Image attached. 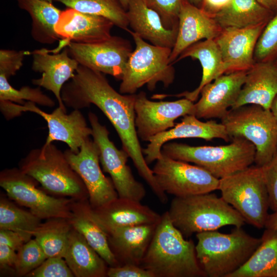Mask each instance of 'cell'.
Wrapping results in <instances>:
<instances>
[{"instance_id":"6da1fadb","label":"cell","mask_w":277,"mask_h":277,"mask_svg":"<svg viewBox=\"0 0 277 277\" xmlns=\"http://www.w3.org/2000/svg\"><path fill=\"white\" fill-rule=\"evenodd\" d=\"M61 95L65 105L73 109L80 110L93 104L103 112L115 129L122 149L128 154L140 175L160 201L166 202L167 194L160 187L145 161L137 134L136 94L117 92L103 73L80 65L73 77L63 86Z\"/></svg>"},{"instance_id":"7a4b0ae2","label":"cell","mask_w":277,"mask_h":277,"mask_svg":"<svg viewBox=\"0 0 277 277\" xmlns=\"http://www.w3.org/2000/svg\"><path fill=\"white\" fill-rule=\"evenodd\" d=\"M140 266L154 277L207 276L197 259L193 241L184 238L167 211L156 226Z\"/></svg>"},{"instance_id":"3957f363","label":"cell","mask_w":277,"mask_h":277,"mask_svg":"<svg viewBox=\"0 0 277 277\" xmlns=\"http://www.w3.org/2000/svg\"><path fill=\"white\" fill-rule=\"evenodd\" d=\"M196 238V256L209 277H229L248 261L261 242L242 227H235L229 233L217 230L199 232Z\"/></svg>"},{"instance_id":"277c9868","label":"cell","mask_w":277,"mask_h":277,"mask_svg":"<svg viewBox=\"0 0 277 277\" xmlns=\"http://www.w3.org/2000/svg\"><path fill=\"white\" fill-rule=\"evenodd\" d=\"M167 211L173 224L186 237L226 226L242 227L246 222L222 196L212 192L174 197Z\"/></svg>"},{"instance_id":"5b68a950","label":"cell","mask_w":277,"mask_h":277,"mask_svg":"<svg viewBox=\"0 0 277 277\" xmlns=\"http://www.w3.org/2000/svg\"><path fill=\"white\" fill-rule=\"evenodd\" d=\"M19 168L34 179L46 192L58 197L89 200L85 184L68 163L64 152L51 143L31 150Z\"/></svg>"},{"instance_id":"8992f818","label":"cell","mask_w":277,"mask_h":277,"mask_svg":"<svg viewBox=\"0 0 277 277\" xmlns=\"http://www.w3.org/2000/svg\"><path fill=\"white\" fill-rule=\"evenodd\" d=\"M161 152L171 159L194 163L220 179L251 166L256 149L246 139L234 137L230 144L216 146H193L168 142L162 146Z\"/></svg>"},{"instance_id":"52a82bcc","label":"cell","mask_w":277,"mask_h":277,"mask_svg":"<svg viewBox=\"0 0 277 277\" xmlns=\"http://www.w3.org/2000/svg\"><path fill=\"white\" fill-rule=\"evenodd\" d=\"M135 47L127 63L119 91L124 94H135L146 85L150 91L162 83L166 88L174 81L175 69L169 62L172 49L149 44L128 29Z\"/></svg>"},{"instance_id":"ba28073f","label":"cell","mask_w":277,"mask_h":277,"mask_svg":"<svg viewBox=\"0 0 277 277\" xmlns=\"http://www.w3.org/2000/svg\"><path fill=\"white\" fill-rule=\"evenodd\" d=\"M218 190L246 222L258 228L265 227L270 204L261 167L250 166L220 179Z\"/></svg>"},{"instance_id":"9c48e42d","label":"cell","mask_w":277,"mask_h":277,"mask_svg":"<svg viewBox=\"0 0 277 277\" xmlns=\"http://www.w3.org/2000/svg\"><path fill=\"white\" fill-rule=\"evenodd\" d=\"M221 123L230 138L243 137L254 145L255 165H265L276 153L277 122L270 109L255 104L230 109Z\"/></svg>"},{"instance_id":"30bf717a","label":"cell","mask_w":277,"mask_h":277,"mask_svg":"<svg viewBox=\"0 0 277 277\" xmlns=\"http://www.w3.org/2000/svg\"><path fill=\"white\" fill-rule=\"evenodd\" d=\"M38 183L19 168L5 169L0 173V186L9 198L29 209L42 220L70 219L73 199L55 197L37 186Z\"/></svg>"},{"instance_id":"8fae6325","label":"cell","mask_w":277,"mask_h":277,"mask_svg":"<svg viewBox=\"0 0 277 277\" xmlns=\"http://www.w3.org/2000/svg\"><path fill=\"white\" fill-rule=\"evenodd\" d=\"M32 102H26L24 105L10 101H0V109L7 120L20 115L22 112H31L42 116L47 122L48 134L44 145L54 141L66 143L69 149L77 153L83 144L92 136V130L88 127L86 120L79 109H74L70 113L60 107L52 113L42 110Z\"/></svg>"},{"instance_id":"7c38bea8","label":"cell","mask_w":277,"mask_h":277,"mask_svg":"<svg viewBox=\"0 0 277 277\" xmlns=\"http://www.w3.org/2000/svg\"><path fill=\"white\" fill-rule=\"evenodd\" d=\"M88 119L93 140L99 149L103 170L110 175L118 196L141 202L146 195V190L143 185L135 179L127 164L128 154L116 147L109 138V131L100 123L95 113L90 112Z\"/></svg>"},{"instance_id":"4fadbf2b","label":"cell","mask_w":277,"mask_h":277,"mask_svg":"<svg viewBox=\"0 0 277 277\" xmlns=\"http://www.w3.org/2000/svg\"><path fill=\"white\" fill-rule=\"evenodd\" d=\"M152 170L162 191L175 197L206 193L219 188L220 179L207 170L163 154Z\"/></svg>"},{"instance_id":"5bb4252c","label":"cell","mask_w":277,"mask_h":277,"mask_svg":"<svg viewBox=\"0 0 277 277\" xmlns=\"http://www.w3.org/2000/svg\"><path fill=\"white\" fill-rule=\"evenodd\" d=\"M70 55L80 65L121 80L133 51L131 43L118 36L91 44L70 42L67 46Z\"/></svg>"},{"instance_id":"9a60e30c","label":"cell","mask_w":277,"mask_h":277,"mask_svg":"<svg viewBox=\"0 0 277 277\" xmlns=\"http://www.w3.org/2000/svg\"><path fill=\"white\" fill-rule=\"evenodd\" d=\"M64 152L71 167L85 184L92 208L102 206L118 196L111 179L105 176L101 170L99 149L93 140L87 139L77 153L69 149Z\"/></svg>"},{"instance_id":"2e32d148","label":"cell","mask_w":277,"mask_h":277,"mask_svg":"<svg viewBox=\"0 0 277 277\" xmlns=\"http://www.w3.org/2000/svg\"><path fill=\"white\" fill-rule=\"evenodd\" d=\"M194 104L186 98L155 102L149 100L144 91L136 94L135 126L139 139L148 142L151 137L173 128L177 118L193 114Z\"/></svg>"},{"instance_id":"e0dca14e","label":"cell","mask_w":277,"mask_h":277,"mask_svg":"<svg viewBox=\"0 0 277 277\" xmlns=\"http://www.w3.org/2000/svg\"><path fill=\"white\" fill-rule=\"evenodd\" d=\"M33 61L31 68L42 73V76L32 80L33 84L51 91L55 96L58 107L66 111L62 99V90L71 80L80 65L69 54L67 48L61 52H51L46 49L30 52Z\"/></svg>"},{"instance_id":"ac0fdd59","label":"cell","mask_w":277,"mask_h":277,"mask_svg":"<svg viewBox=\"0 0 277 277\" xmlns=\"http://www.w3.org/2000/svg\"><path fill=\"white\" fill-rule=\"evenodd\" d=\"M247 71L224 74L206 85L201 97L194 104L193 115L198 118L222 119L235 103L244 83Z\"/></svg>"},{"instance_id":"d6986e66","label":"cell","mask_w":277,"mask_h":277,"mask_svg":"<svg viewBox=\"0 0 277 277\" xmlns=\"http://www.w3.org/2000/svg\"><path fill=\"white\" fill-rule=\"evenodd\" d=\"M266 24L246 28L222 29L214 39L222 55L225 74L247 71L253 66L256 43Z\"/></svg>"},{"instance_id":"ffe728a7","label":"cell","mask_w":277,"mask_h":277,"mask_svg":"<svg viewBox=\"0 0 277 277\" xmlns=\"http://www.w3.org/2000/svg\"><path fill=\"white\" fill-rule=\"evenodd\" d=\"M114 26L104 17L83 13L67 8L62 11L55 26V31L62 43L56 51L66 47L70 42L91 44L110 37Z\"/></svg>"},{"instance_id":"44dd1931","label":"cell","mask_w":277,"mask_h":277,"mask_svg":"<svg viewBox=\"0 0 277 277\" xmlns=\"http://www.w3.org/2000/svg\"><path fill=\"white\" fill-rule=\"evenodd\" d=\"M198 138L206 141L221 138L230 140L225 126L215 121H201L194 115L183 116L181 122L170 129L151 137L147 147L143 149L145 161L148 164L160 158L162 146L170 141L179 138Z\"/></svg>"},{"instance_id":"7402d4cb","label":"cell","mask_w":277,"mask_h":277,"mask_svg":"<svg viewBox=\"0 0 277 277\" xmlns=\"http://www.w3.org/2000/svg\"><path fill=\"white\" fill-rule=\"evenodd\" d=\"M222 29L213 17L187 0H183L178 16L176 41L169 62L173 64L187 48L204 39H215Z\"/></svg>"},{"instance_id":"603a6c76","label":"cell","mask_w":277,"mask_h":277,"mask_svg":"<svg viewBox=\"0 0 277 277\" xmlns=\"http://www.w3.org/2000/svg\"><path fill=\"white\" fill-rule=\"evenodd\" d=\"M92 210L95 218L106 233L119 227L157 224L162 217L141 202L119 196Z\"/></svg>"},{"instance_id":"cb8c5ba5","label":"cell","mask_w":277,"mask_h":277,"mask_svg":"<svg viewBox=\"0 0 277 277\" xmlns=\"http://www.w3.org/2000/svg\"><path fill=\"white\" fill-rule=\"evenodd\" d=\"M157 224L119 227L107 232L109 247L119 266H140Z\"/></svg>"},{"instance_id":"d4e9b609","label":"cell","mask_w":277,"mask_h":277,"mask_svg":"<svg viewBox=\"0 0 277 277\" xmlns=\"http://www.w3.org/2000/svg\"><path fill=\"white\" fill-rule=\"evenodd\" d=\"M277 94V67L274 62H255L247 71L244 83L232 107L258 105L270 109Z\"/></svg>"},{"instance_id":"484cf974","label":"cell","mask_w":277,"mask_h":277,"mask_svg":"<svg viewBox=\"0 0 277 277\" xmlns=\"http://www.w3.org/2000/svg\"><path fill=\"white\" fill-rule=\"evenodd\" d=\"M126 12L133 32L153 45L172 49L178 28L165 27L158 13L142 0H129Z\"/></svg>"},{"instance_id":"4316f807","label":"cell","mask_w":277,"mask_h":277,"mask_svg":"<svg viewBox=\"0 0 277 277\" xmlns=\"http://www.w3.org/2000/svg\"><path fill=\"white\" fill-rule=\"evenodd\" d=\"M71 210L72 216L69 220L72 227L83 235L109 267L119 266L109 247L107 234L95 218L89 200L73 199Z\"/></svg>"},{"instance_id":"83f0119b","label":"cell","mask_w":277,"mask_h":277,"mask_svg":"<svg viewBox=\"0 0 277 277\" xmlns=\"http://www.w3.org/2000/svg\"><path fill=\"white\" fill-rule=\"evenodd\" d=\"M197 60L202 68V76L199 86L192 91H185L175 95L156 94L154 98L168 96L184 97L192 102L197 98L202 89L217 77L225 74V67L220 50L214 39L198 42L185 50L174 63L186 57Z\"/></svg>"},{"instance_id":"f1b7e54d","label":"cell","mask_w":277,"mask_h":277,"mask_svg":"<svg viewBox=\"0 0 277 277\" xmlns=\"http://www.w3.org/2000/svg\"><path fill=\"white\" fill-rule=\"evenodd\" d=\"M64 259L74 276H107V264L73 227Z\"/></svg>"},{"instance_id":"f546056e","label":"cell","mask_w":277,"mask_h":277,"mask_svg":"<svg viewBox=\"0 0 277 277\" xmlns=\"http://www.w3.org/2000/svg\"><path fill=\"white\" fill-rule=\"evenodd\" d=\"M273 14L256 0H230L213 17L222 29L246 28L267 24Z\"/></svg>"},{"instance_id":"4dcf8cb0","label":"cell","mask_w":277,"mask_h":277,"mask_svg":"<svg viewBox=\"0 0 277 277\" xmlns=\"http://www.w3.org/2000/svg\"><path fill=\"white\" fill-rule=\"evenodd\" d=\"M18 7L28 12L32 20L31 35L36 42L51 45L60 37L55 26L62 11L45 0H16Z\"/></svg>"},{"instance_id":"1f68e13d","label":"cell","mask_w":277,"mask_h":277,"mask_svg":"<svg viewBox=\"0 0 277 277\" xmlns=\"http://www.w3.org/2000/svg\"><path fill=\"white\" fill-rule=\"evenodd\" d=\"M248 261L229 277H277V230L266 229Z\"/></svg>"},{"instance_id":"d6a6232c","label":"cell","mask_w":277,"mask_h":277,"mask_svg":"<svg viewBox=\"0 0 277 277\" xmlns=\"http://www.w3.org/2000/svg\"><path fill=\"white\" fill-rule=\"evenodd\" d=\"M72 229L69 219H49L42 222L32 235L47 258H64Z\"/></svg>"},{"instance_id":"836d02e7","label":"cell","mask_w":277,"mask_h":277,"mask_svg":"<svg viewBox=\"0 0 277 277\" xmlns=\"http://www.w3.org/2000/svg\"><path fill=\"white\" fill-rule=\"evenodd\" d=\"M80 12L104 17L125 31L129 29L126 10L118 0H54Z\"/></svg>"},{"instance_id":"e575fe53","label":"cell","mask_w":277,"mask_h":277,"mask_svg":"<svg viewBox=\"0 0 277 277\" xmlns=\"http://www.w3.org/2000/svg\"><path fill=\"white\" fill-rule=\"evenodd\" d=\"M42 219L24 210L4 195L0 197V229L9 230L33 236Z\"/></svg>"},{"instance_id":"d590c367","label":"cell","mask_w":277,"mask_h":277,"mask_svg":"<svg viewBox=\"0 0 277 277\" xmlns=\"http://www.w3.org/2000/svg\"><path fill=\"white\" fill-rule=\"evenodd\" d=\"M0 101H10L20 105H24L27 101L48 107L55 105L54 101L44 94L40 87L32 88L25 86L17 89L13 88L8 79L2 74H0Z\"/></svg>"},{"instance_id":"8d00e7d4","label":"cell","mask_w":277,"mask_h":277,"mask_svg":"<svg viewBox=\"0 0 277 277\" xmlns=\"http://www.w3.org/2000/svg\"><path fill=\"white\" fill-rule=\"evenodd\" d=\"M47 258L34 239L25 243L17 251L14 272L17 276H27Z\"/></svg>"},{"instance_id":"74e56055","label":"cell","mask_w":277,"mask_h":277,"mask_svg":"<svg viewBox=\"0 0 277 277\" xmlns=\"http://www.w3.org/2000/svg\"><path fill=\"white\" fill-rule=\"evenodd\" d=\"M254 58L255 62L277 60V14L267 23L259 36Z\"/></svg>"},{"instance_id":"f35d334b","label":"cell","mask_w":277,"mask_h":277,"mask_svg":"<svg viewBox=\"0 0 277 277\" xmlns=\"http://www.w3.org/2000/svg\"><path fill=\"white\" fill-rule=\"evenodd\" d=\"M161 16L168 29L178 28V16L183 0H142Z\"/></svg>"},{"instance_id":"ab89813d","label":"cell","mask_w":277,"mask_h":277,"mask_svg":"<svg viewBox=\"0 0 277 277\" xmlns=\"http://www.w3.org/2000/svg\"><path fill=\"white\" fill-rule=\"evenodd\" d=\"M26 276L73 277L74 275L63 258L55 256L47 258Z\"/></svg>"},{"instance_id":"60d3db41","label":"cell","mask_w":277,"mask_h":277,"mask_svg":"<svg viewBox=\"0 0 277 277\" xmlns=\"http://www.w3.org/2000/svg\"><path fill=\"white\" fill-rule=\"evenodd\" d=\"M30 52L24 50L1 49L0 74L9 79L14 75L23 65V61Z\"/></svg>"},{"instance_id":"b9f144b4","label":"cell","mask_w":277,"mask_h":277,"mask_svg":"<svg viewBox=\"0 0 277 277\" xmlns=\"http://www.w3.org/2000/svg\"><path fill=\"white\" fill-rule=\"evenodd\" d=\"M267 188L270 208L277 211V152L265 165L261 167Z\"/></svg>"},{"instance_id":"7bdbcfd3","label":"cell","mask_w":277,"mask_h":277,"mask_svg":"<svg viewBox=\"0 0 277 277\" xmlns=\"http://www.w3.org/2000/svg\"><path fill=\"white\" fill-rule=\"evenodd\" d=\"M107 275L109 277H154L150 271L134 264L109 267Z\"/></svg>"},{"instance_id":"ee69618b","label":"cell","mask_w":277,"mask_h":277,"mask_svg":"<svg viewBox=\"0 0 277 277\" xmlns=\"http://www.w3.org/2000/svg\"><path fill=\"white\" fill-rule=\"evenodd\" d=\"M32 237L12 230L0 229V243L8 245L17 251Z\"/></svg>"},{"instance_id":"f6af8a7d","label":"cell","mask_w":277,"mask_h":277,"mask_svg":"<svg viewBox=\"0 0 277 277\" xmlns=\"http://www.w3.org/2000/svg\"><path fill=\"white\" fill-rule=\"evenodd\" d=\"M16 251L5 244L0 243L1 270L13 269L17 258Z\"/></svg>"},{"instance_id":"bcb514c9","label":"cell","mask_w":277,"mask_h":277,"mask_svg":"<svg viewBox=\"0 0 277 277\" xmlns=\"http://www.w3.org/2000/svg\"><path fill=\"white\" fill-rule=\"evenodd\" d=\"M230 0H203L200 8L210 15L214 14L225 6Z\"/></svg>"},{"instance_id":"7dc6e473","label":"cell","mask_w":277,"mask_h":277,"mask_svg":"<svg viewBox=\"0 0 277 277\" xmlns=\"http://www.w3.org/2000/svg\"><path fill=\"white\" fill-rule=\"evenodd\" d=\"M265 228L266 229L277 230V211L268 215Z\"/></svg>"},{"instance_id":"c3c4849f","label":"cell","mask_w":277,"mask_h":277,"mask_svg":"<svg viewBox=\"0 0 277 277\" xmlns=\"http://www.w3.org/2000/svg\"><path fill=\"white\" fill-rule=\"evenodd\" d=\"M262 6L274 13L277 11V0H256Z\"/></svg>"},{"instance_id":"681fc988","label":"cell","mask_w":277,"mask_h":277,"mask_svg":"<svg viewBox=\"0 0 277 277\" xmlns=\"http://www.w3.org/2000/svg\"><path fill=\"white\" fill-rule=\"evenodd\" d=\"M270 110L277 122V94L273 100Z\"/></svg>"},{"instance_id":"f907efd6","label":"cell","mask_w":277,"mask_h":277,"mask_svg":"<svg viewBox=\"0 0 277 277\" xmlns=\"http://www.w3.org/2000/svg\"><path fill=\"white\" fill-rule=\"evenodd\" d=\"M187 1L191 4L196 6H197L199 7H201L203 2V0H187Z\"/></svg>"},{"instance_id":"816d5d0a","label":"cell","mask_w":277,"mask_h":277,"mask_svg":"<svg viewBox=\"0 0 277 277\" xmlns=\"http://www.w3.org/2000/svg\"><path fill=\"white\" fill-rule=\"evenodd\" d=\"M123 8L127 10L129 0H118Z\"/></svg>"},{"instance_id":"f5cc1de1","label":"cell","mask_w":277,"mask_h":277,"mask_svg":"<svg viewBox=\"0 0 277 277\" xmlns=\"http://www.w3.org/2000/svg\"><path fill=\"white\" fill-rule=\"evenodd\" d=\"M45 1H48V2H51V3H52L53 1H54V0H45Z\"/></svg>"},{"instance_id":"db71d44e","label":"cell","mask_w":277,"mask_h":277,"mask_svg":"<svg viewBox=\"0 0 277 277\" xmlns=\"http://www.w3.org/2000/svg\"><path fill=\"white\" fill-rule=\"evenodd\" d=\"M274 63H275V65H276V66L277 67V60L276 61H275Z\"/></svg>"}]
</instances>
